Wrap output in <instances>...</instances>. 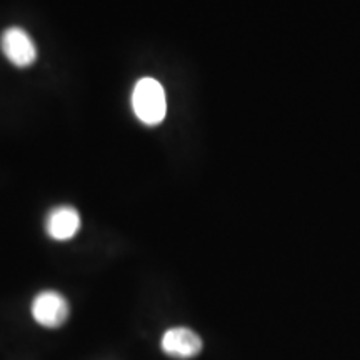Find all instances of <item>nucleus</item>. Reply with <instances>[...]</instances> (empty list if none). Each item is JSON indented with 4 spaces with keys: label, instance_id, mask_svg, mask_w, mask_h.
<instances>
[{
    "label": "nucleus",
    "instance_id": "obj_1",
    "mask_svg": "<svg viewBox=\"0 0 360 360\" xmlns=\"http://www.w3.org/2000/svg\"><path fill=\"white\" fill-rule=\"evenodd\" d=\"M132 109L135 117L148 127H155L164 122L165 114H167V97L159 80L143 77L135 84Z\"/></svg>",
    "mask_w": 360,
    "mask_h": 360
},
{
    "label": "nucleus",
    "instance_id": "obj_2",
    "mask_svg": "<svg viewBox=\"0 0 360 360\" xmlns=\"http://www.w3.org/2000/svg\"><path fill=\"white\" fill-rule=\"evenodd\" d=\"M69 302L56 290H44L32 302L34 321L45 328H58L69 319Z\"/></svg>",
    "mask_w": 360,
    "mask_h": 360
},
{
    "label": "nucleus",
    "instance_id": "obj_3",
    "mask_svg": "<svg viewBox=\"0 0 360 360\" xmlns=\"http://www.w3.org/2000/svg\"><path fill=\"white\" fill-rule=\"evenodd\" d=\"M0 47L7 60L15 67H29L37 60V47L20 27H11L0 37Z\"/></svg>",
    "mask_w": 360,
    "mask_h": 360
},
{
    "label": "nucleus",
    "instance_id": "obj_4",
    "mask_svg": "<svg viewBox=\"0 0 360 360\" xmlns=\"http://www.w3.org/2000/svg\"><path fill=\"white\" fill-rule=\"evenodd\" d=\"M162 350L174 359H193L200 354L202 339L195 332L186 327L169 328L162 337Z\"/></svg>",
    "mask_w": 360,
    "mask_h": 360
},
{
    "label": "nucleus",
    "instance_id": "obj_5",
    "mask_svg": "<svg viewBox=\"0 0 360 360\" xmlns=\"http://www.w3.org/2000/svg\"><path fill=\"white\" fill-rule=\"evenodd\" d=\"M45 231L53 240H70L80 231V215L74 207L60 205L52 209L45 220Z\"/></svg>",
    "mask_w": 360,
    "mask_h": 360
}]
</instances>
